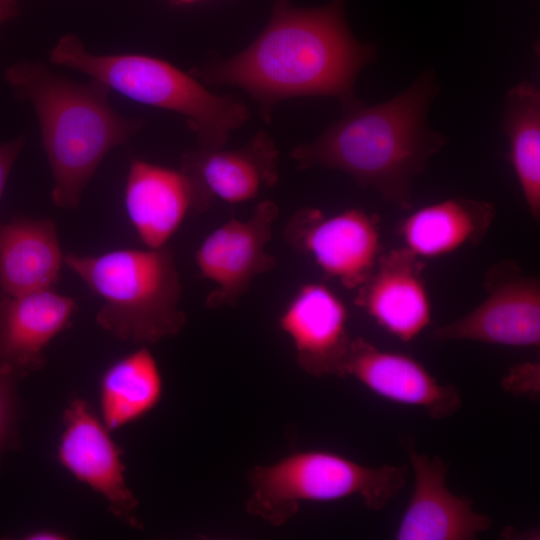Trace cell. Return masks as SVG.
<instances>
[{
    "label": "cell",
    "instance_id": "8",
    "mask_svg": "<svg viewBox=\"0 0 540 540\" xmlns=\"http://www.w3.org/2000/svg\"><path fill=\"white\" fill-rule=\"evenodd\" d=\"M487 297L474 310L432 332L437 341L468 340L514 347L540 344V281L512 260L486 272Z\"/></svg>",
    "mask_w": 540,
    "mask_h": 540
},
{
    "label": "cell",
    "instance_id": "2",
    "mask_svg": "<svg viewBox=\"0 0 540 540\" xmlns=\"http://www.w3.org/2000/svg\"><path fill=\"white\" fill-rule=\"evenodd\" d=\"M438 91L436 77L425 70L388 101L345 112L316 140L294 147L290 157L299 169L343 171L395 207L409 210L414 178L448 141L426 124Z\"/></svg>",
    "mask_w": 540,
    "mask_h": 540
},
{
    "label": "cell",
    "instance_id": "23",
    "mask_svg": "<svg viewBox=\"0 0 540 540\" xmlns=\"http://www.w3.org/2000/svg\"><path fill=\"white\" fill-rule=\"evenodd\" d=\"M25 143V137L20 136L13 140L0 144V200L4 193L7 179L14 165V162L17 159L19 153L24 148ZM1 225L2 223L0 222V227Z\"/></svg>",
    "mask_w": 540,
    "mask_h": 540
},
{
    "label": "cell",
    "instance_id": "4",
    "mask_svg": "<svg viewBox=\"0 0 540 540\" xmlns=\"http://www.w3.org/2000/svg\"><path fill=\"white\" fill-rule=\"evenodd\" d=\"M64 264L103 301L95 321L115 338L154 344L183 329L182 284L170 247L70 252Z\"/></svg>",
    "mask_w": 540,
    "mask_h": 540
},
{
    "label": "cell",
    "instance_id": "13",
    "mask_svg": "<svg viewBox=\"0 0 540 540\" xmlns=\"http://www.w3.org/2000/svg\"><path fill=\"white\" fill-rule=\"evenodd\" d=\"M338 377H351L378 396L424 409L440 420L462 406L458 389L440 383L419 361L409 355L385 351L362 337L352 338Z\"/></svg>",
    "mask_w": 540,
    "mask_h": 540
},
{
    "label": "cell",
    "instance_id": "9",
    "mask_svg": "<svg viewBox=\"0 0 540 540\" xmlns=\"http://www.w3.org/2000/svg\"><path fill=\"white\" fill-rule=\"evenodd\" d=\"M277 204L259 202L248 219L232 218L210 232L195 253L200 275L215 285L205 305L209 309L236 306L257 276L275 268L277 260L266 251Z\"/></svg>",
    "mask_w": 540,
    "mask_h": 540
},
{
    "label": "cell",
    "instance_id": "11",
    "mask_svg": "<svg viewBox=\"0 0 540 540\" xmlns=\"http://www.w3.org/2000/svg\"><path fill=\"white\" fill-rule=\"evenodd\" d=\"M414 475L411 499L400 520L397 540H474L492 519L473 509L472 499L446 486L449 465L440 456L419 453L410 436L401 438Z\"/></svg>",
    "mask_w": 540,
    "mask_h": 540
},
{
    "label": "cell",
    "instance_id": "25",
    "mask_svg": "<svg viewBox=\"0 0 540 540\" xmlns=\"http://www.w3.org/2000/svg\"><path fill=\"white\" fill-rule=\"evenodd\" d=\"M17 0H0V15L11 19L17 11Z\"/></svg>",
    "mask_w": 540,
    "mask_h": 540
},
{
    "label": "cell",
    "instance_id": "16",
    "mask_svg": "<svg viewBox=\"0 0 540 540\" xmlns=\"http://www.w3.org/2000/svg\"><path fill=\"white\" fill-rule=\"evenodd\" d=\"M126 215L146 248L167 246L185 218L204 212L189 176L131 157L124 189Z\"/></svg>",
    "mask_w": 540,
    "mask_h": 540
},
{
    "label": "cell",
    "instance_id": "17",
    "mask_svg": "<svg viewBox=\"0 0 540 540\" xmlns=\"http://www.w3.org/2000/svg\"><path fill=\"white\" fill-rule=\"evenodd\" d=\"M77 301L53 288L19 295L0 294V361L26 376L45 364V349L67 329Z\"/></svg>",
    "mask_w": 540,
    "mask_h": 540
},
{
    "label": "cell",
    "instance_id": "12",
    "mask_svg": "<svg viewBox=\"0 0 540 540\" xmlns=\"http://www.w3.org/2000/svg\"><path fill=\"white\" fill-rule=\"evenodd\" d=\"M347 323L345 303L319 282L300 285L278 318L298 366L313 377L339 376L352 341Z\"/></svg>",
    "mask_w": 540,
    "mask_h": 540
},
{
    "label": "cell",
    "instance_id": "20",
    "mask_svg": "<svg viewBox=\"0 0 540 540\" xmlns=\"http://www.w3.org/2000/svg\"><path fill=\"white\" fill-rule=\"evenodd\" d=\"M163 378L158 363L147 348H140L112 362L99 381L100 418L114 431L131 424L160 402Z\"/></svg>",
    "mask_w": 540,
    "mask_h": 540
},
{
    "label": "cell",
    "instance_id": "14",
    "mask_svg": "<svg viewBox=\"0 0 540 540\" xmlns=\"http://www.w3.org/2000/svg\"><path fill=\"white\" fill-rule=\"evenodd\" d=\"M279 151L265 131L236 149L197 147L181 158V170L195 186L204 211L214 202H248L278 182Z\"/></svg>",
    "mask_w": 540,
    "mask_h": 540
},
{
    "label": "cell",
    "instance_id": "26",
    "mask_svg": "<svg viewBox=\"0 0 540 540\" xmlns=\"http://www.w3.org/2000/svg\"><path fill=\"white\" fill-rule=\"evenodd\" d=\"M174 3L181 4V5H190L197 2L205 1V0H172Z\"/></svg>",
    "mask_w": 540,
    "mask_h": 540
},
{
    "label": "cell",
    "instance_id": "10",
    "mask_svg": "<svg viewBox=\"0 0 540 540\" xmlns=\"http://www.w3.org/2000/svg\"><path fill=\"white\" fill-rule=\"evenodd\" d=\"M63 430L56 456L78 481L100 494L125 524L140 528L138 500L125 478L122 449L87 400L74 397L62 415Z\"/></svg>",
    "mask_w": 540,
    "mask_h": 540
},
{
    "label": "cell",
    "instance_id": "18",
    "mask_svg": "<svg viewBox=\"0 0 540 540\" xmlns=\"http://www.w3.org/2000/svg\"><path fill=\"white\" fill-rule=\"evenodd\" d=\"M64 254L49 218L16 216L0 227L1 293L19 295L58 282Z\"/></svg>",
    "mask_w": 540,
    "mask_h": 540
},
{
    "label": "cell",
    "instance_id": "7",
    "mask_svg": "<svg viewBox=\"0 0 540 540\" xmlns=\"http://www.w3.org/2000/svg\"><path fill=\"white\" fill-rule=\"evenodd\" d=\"M284 238L347 289L362 285L383 253L379 218L359 208L331 216L317 208L300 209L285 225Z\"/></svg>",
    "mask_w": 540,
    "mask_h": 540
},
{
    "label": "cell",
    "instance_id": "22",
    "mask_svg": "<svg viewBox=\"0 0 540 540\" xmlns=\"http://www.w3.org/2000/svg\"><path fill=\"white\" fill-rule=\"evenodd\" d=\"M17 377L12 369L0 361V449L10 437L14 424L13 384Z\"/></svg>",
    "mask_w": 540,
    "mask_h": 540
},
{
    "label": "cell",
    "instance_id": "19",
    "mask_svg": "<svg viewBox=\"0 0 540 540\" xmlns=\"http://www.w3.org/2000/svg\"><path fill=\"white\" fill-rule=\"evenodd\" d=\"M496 216L493 204L454 197L421 207L399 226L404 247L419 258H438L478 245Z\"/></svg>",
    "mask_w": 540,
    "mask_h": 540
},
{
    "label": "cell",
    "instance_id": "1",
    "mask_svg": "<svg viewBox=\"0 0 540 540\" xmlns=\"http://www.w3.org/2000/svg\"><path fill=\"white\" fill-rule=\"evenodd\" d=\"M345 2L300 8L274 0L267 25L244 50L190 74L203 83L243 89L259 103L266 123L278 103L296 97L331 96L345 112L356 109L362 103L355 80L375 60L376 47L353 36Z\"/></svg>",
    "mask_w": 540,
    "mask_h": 540
},
{
    "label": "cell",
    "instance_id": "21",
    "mask_svg": "<svg viewBox=\"0 0 540 540\" xmlns=\"http://www.w3.org/2000/svg\"><path fill=\"white\" fill-rule=\"evenodd\" d=\"M503 131L510 145V161L527 208L540 219V92L529 82L511 88L505 97Z\"/></svg>",
    "mask_w": 540,
    "mask_h": 540
},
{
    "label": "cell",
    "instance_id": "15",
    "mask_svg": "<svg viewBox=\"0 0 540 540\" xmlns=\"http://www.w3.org/2000/svg\"><path fill=\"white\" fill-rule=\"evenodd\" d=\"M424 266L404 246L383 252L370 276L356 289L354 304L390 335L411 342L431 322Z\"/></svg>",
    "mask_w": 540,
    "mask_h": 540
},
{
    "label": "cell",
    "instance_id": "5",
    "mask_svg": "<svg viewBox=\"0 0 540 540\" xmlns=\"http://www.w3.org/2000/svg\"><path fill=\"white\" fill-rule=\"evenodd\" d=\"M49 59L54 65L84 73L133 101L183 116L196 135L197 147H224L231 133L250 117L243 102L214 94L190 73L156 57L92 54L77 36L69 34L59 39Z\"/></svg>",
    "mask_w": 540,
    "mask_h": 540
},
{
    "label": "cell",
    "instance_id": "6",
    "mask_svg": "<svg viewBox=\"0 0 540 540\" xmlns=\"http://www.w3.org/2000/svg\"><path fill=\"white\" fill-rule=\"evenodd\" d=\"M409 470V465L366 466L329 451H299L251 469L246 510L275 527L303 502L360 496L368 509L382 511L405 487Z\"/></svg>",
    "mask_w": 540,
    "mask_h": 540
},
{
    "label": "cell",
    "instance_id": "24",
    "mask_svg": "<svg viewBox=\"0 0 540 540\" xmlns=\"http://www.w3.org/2000/svg\"><path fill=\"white\" fill-rule=\"evenodd\" d=\"M68 536L57 530L40 529L32 531L25 535L24 539L28 540H64Z\"/></svg>",
    "mask_w": 540,
    "mask_h": 540
},
{
    "label": "cell",
    "instance_id": "27",
    "mask_svg": "<svg viewBox=\"0 0 540 540\" xmlns=\"http://www.w3.org/2000/svg\"><path fill=\"white\" fill-rule=\"evenodd\" d=\"M7 20H8V19H7L6 17L0 15V27H1V25H2L5 21H7Z\"/></svg>",
    "mask_w": 540,
    "mask_h": 540
},
{
    "label": "cell",
    "instance_id": "3",
    "mask_svg": "<svg viewBox=\"0 0 540 540\" xmlns=\"http://www.w3.org/2000/svg\"><path fill=\"white\" fill-rule=\"evenodd\" d=\"M4 79L36 113L53 177V203L76 209L106 155L130 142L145 121L116 112L109 102L111 90L102 82H75L41 62L18 61L5 69Z\"/></svg>",
    "mask_w": 540,
    "mask_h": 540
}]
</instances>
